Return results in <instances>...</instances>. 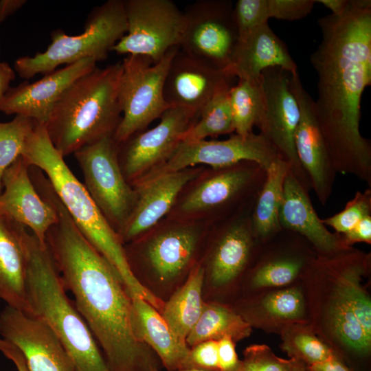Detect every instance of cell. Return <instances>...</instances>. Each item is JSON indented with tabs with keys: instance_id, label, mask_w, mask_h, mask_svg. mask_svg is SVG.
I'll use <instances>...</instances> for the list:
<instances>
[{
	"instance_id": "cell-1",
	"label": "cell",
	"mask_w": 371,
	"mask_h": 371,
	"mask_svg": "<svg viewBox=\"0 0 371 371\" xmlns=\"http://www.w3.org/2000/svg\"><path fill=\"white\" fill-rule=\"evenodd\" d=\"M322 41L311 56L318 78L315 111L335 171L371 187V144L359 131L361 100L371 85V1L349 0L340 16L318 19Z\"/></svg>"
},
{
	"instance_id": "cell-2",
	"label": "cell",
	"mask_w": 371,
	"mask_h": 371,
	"mask_svg": "<svg viewBox=\"0 0 371 371\" xmlns=\"http://www.w3.org/2000/svg\"><path fill=\"white\" fill-rule=\"evenodd\" d=\"M41 195L58 218L46 234L45 244L110 371L160 366L156 354L134 335L132 297L115 269L82 235L54 189L47 186Z\"/></svg>"
},
{
	"instance_id": "cell-3",
	"label": "cell",
	"mask_w": 371,
	"mask_h": 371,
	"mask_svg": "<svg viewBox=\"0 0 371 371\" xmlns=\"http://www.w3.org/2000/svg\"><path fill=\"white\" fill-rule=\"evenodd\" d=\"M370 253L348 247L318 254L304 271L308 323L342 359L371 351Z\"/></svg>"
},
{
	"instance_id": "cell-4",
	"label": "cell",
	"mask_w": 371,
	"mask_h": 371,
	"mask_svg": "<svg viewBox=\"0 0 371 371\" xmlns=\"http://www.w3.org/2000/svg\"><path fill=\"white\" fill-rule=\"evenodd\" d=\"M30 166L45 173L71 219L90 244L115 269L131 297L139 296L156 309L161 302L142 287L128 267L124 245L91 199L83 183L55 148L44 124L36 122L21 155Z\"/></svg>"
},
{
	"instance_id": "cell-5",
	"label": "cell",
	"mask_w": 371,
	"mask_h": 371,
	"mask_svg": "<svg viewBox=\"0 0 371 371\" xmlns=\"http://www.w3.org/2000/svg\"><path fill=\"white\" fill-rule=\"evenodd\" d=\"M30 314L45 320L70 356L75 371H110L87 324L66 293L46 245L23 232Z\"/></svg>"
},
{
	"instance_id": "cell-6",
	"label": "cell",
	"mask_w": 371,
	"mask_h": 371,
	"mask_svg": "<svg viewBox=\"0 0 371 371\" xmlns=\"http://www.w3.org/2000/svg\"><path fill=\"white\" fill-rule=\"evenodd\" d=\"M122 62L95 67L74 81L55 104L45 127L65 157L113 137L122 120L118 100Z\"/></svg>"
},
{
	"instance_id": "cell-7",
	"label": "cell",
	"mask_w": 371,
	"mask_h": 371,
	"mask_svg": "<svg viewBox=\"0 0 371 371\" xmlns=\"http://www.w3.org/2000/svg\"><path fill=\"white\" fill-rule=\"evenodd\" d=\"M212 225L205 221L165 218L124 245L132 275L142 287L165 302L200 261Z\"/></svg>"
},
{
	"instance_id": "cell-8",
	"label": "cell",
	"mask_w": 371,
	"mask_h": 371,
	"mask_svg": "<svg viewBox=\"0 0 371 371\" xmlns=\"http://www.w3.org/2000/svg\"><path fill=\"white\" fill-rule=\"evenodd\" d=\"M265 177L266 169L251 161L204 168L183 188L166 218L214 225L254 201Z\"/></svg>"
},
{
	"instance_id": "cell-9",
	"label": "cell",
	"mask_w": 371,
	"mask_h": 371,
	"mask_svg": "<svg viewBox=\"0 0 371 371\" xmlns=\"http://www.w3.org/2000/svg\"><path fill=\"white\" fill-rule=\"evenodd\" d=\"M255 200L212 225L200 260L204 301L231 304L238 297L243 279L261 244L251 223Z\"/></svg>"
},
{
	"instance_id": "cell-10",
	"label": "cell",
	"mask_w": 371,
	"mask_h": 371,
	"mask_svg": "<svg viewBox=\"0 0 371 371\" xmlns=\"http://www.w3.org/2000/svg\"><path fill=\"white\" fill-rule=\"evenodd\" d=\"M126 32L124 1L108 0L92 10L82 34L69 36L61 30L53 31L47 49L34 56L17 58L14 70L21 78L30 79L38 74H49L61 65L84 58L103 60Z\"/></svg>"
},
{
	"instance_id": "cell-11",
	"label": "cell",
	"mask_w": 371,
	"mask_h": 371,
	"mask_svg": "<svg viewBox=\"0 0 371 371\" xmlns=\"http://www.w3.org/2000/svg\"><path fill=\"white\" fill-rule=\"evenodd\" d=\"M179 48H171L157 63L139 55H127L122 61L118 100L122 115L113 135L118 145L144 131L168 109L164 98V84L171 60Z\"/></svg>"
},
{
	"instance_id": "cell-12",
	"label": "cell",
	"mask_w": 371,
	"mask_h": 371,
	"mask_svg": "<svg viewBox=\"0 0 371 371\" xmlns=\"http://www.w3.org/2000/svg\"><path fill=\"white\" fill-rule=\"evenodd\" d=\"M118 147L113 137H106L74 153L85 189L117 234L130 218L137 199L135 190L121 170Z\"/></svg>"
},
{
	"instance_id": "cell-13",
	"label": "cell",
	"mask_w": 371,
	"mask_h": 371,
	"mask_svg": "<svg viewBox=\"0 0 371 371\" xmlns=\"http://www.w3.org/2000/svg\"><path fill=\"white\" fill-rule=\"evenodd\" d=\"M127 32L111 48L117 54L139 55L157 63L180 46L183 12L170 0L124 1Z\"/></svg>"
},
{
	"instance_id": "cell-14",
	"label": "cell",
	"mask_w": 371,
	"mask_h": 371,
	"mask_svg": "<svg viewBox=\"0 0 371 371\" xmlns=\"http://www.w3.org/2000/svg\"><path fill=\"white\" fill-rule=\"evenodd\" d=\"M291 74L280 67L264 70L260 76L262 109L256 125L279 158L288 163L291 172L309 192V180L301 167L295 148V134L300 108L291 91Z\"/></svg>"
},
{
	"instance_id": "cell-15",
	"label": "cell",
	"mask_w": 371,
	"mask_h": 371,
	"mask_svg": "<svg viewBox=\"0 0 371 371\" xmlns=\"http://www.w3.org/2000/svg\"><path fill=\"white\" fill-rule=\"evenodd\" d=\"M232 3L199 0L183 12L185 24L179 48L215 67L227 70L238 41Z\"/></svg>"
},
{
	"instance_id": "cell-16",
	"label": "cell",
	"mask_w": 371,
	"mask_h": 371,
	"mask_svg": "<svg viewBox=\"0 0 371 371\" xmlns=\"http://www.w3.org/2000/svg\"><path fill=\"white\" fill-rule=\"evenodd\" d=\"M196 118L187 109L169 107L153 128L135 133L119 144L118 161L126 180L132 186L163 166Z\"/></svg>"
},
{
	"instance_id": "cell-17",
	"label": "cell",
	"mask_w": 371,
	"mask_h": 371,
	"mask_svg": "<svg viewBox=\"0 0 371 371\" xmlns=\"http://www.w3.org/2000/svg\"><path fill=\"white\" fill-rule=\"evenodd\" d=\"M316 255L306 238L282 229L261 243L243 279L238 297L297 283Z\"/></svg>"
},
{
	"instance_id": "cell-18",
	"label": "cell",
	"mask_w": 371,
	"mask_h": 371,
	"mask_svg": "<svg viewBox=\"0 0 371 371\" xmlns=\"http://www.w3.org/2000/svg\"><path fill=\"white\" fill-rule=\"evenodd\" d=\"M278 159H280L267 139L254 132L246 137L235 134L224 140L185 142L163 166L137 182L199 165L218 168L251 161L267 169Z\"/></svg>"
},
{
	"instance_id": "cell-19",
	"label": "cell",
	"mask_w": 371,
	"mask_h": 371,
	"mask_svg": "<svg viewBox=\"0 0 371 371\" xmlns=\"http://www.w3.org/2000/svg\"><path fill=\"white\" fill-rule=\"evenodd\" d=\"M0 335L21 350L30 371H75L56 333L37 316L7 305L0 313Z\"/></svg>"
},
{
	"instance_id": "cell-20",
	"label": "cell",
	"mask_w": 371,
	"mask_h": 371,
	"mask_svg": "<svg viewBox=\"0 0 371 371\" xmlns=\"http://www.w3.org/2000/svg\"><path fill=\"white\" fill-rule=\"evenodd\" d=\"M234 78L227 70L215 67L179 48L165 78L164 98L168 108H183L198 117L210 99L233 86Z\"/></svg>"
},
{
	"instance_id": "cell-21",
	"label": "cell",
	"mask_w": 371,
	"mask_h": 371,
	"mask_svg": "<svg viewBox=\"0 0 371 371\" xmlns=\"http://www.w3.org/2000/svg\"><path fill=\"white\" fill-rule=\"evenodd\" d=\"M290 85L300 108L295 134L297 157L318 201L325 205L331 196L337 172L318 125L314 101L304 89L298 71L291 75Z\"/></svg>"
},
{
	"instance_id": "cell-22",
	"label": "cell",
	"mask_w": 371,
	"mask_h": 371,
	"mask_svg": "<svg viewBox=\"0 0 371 371\" xmlns=\"http://www.w3.org/2000/svg\"><path fill=\"white\" fill-rule=\"evenodd\" d=\"M97 61L84 58L45 75L33 83L10 87L0 100V111L21 115L45 124L65 91L78 78L96 67Z\"/></svg>"
},
{
	"instance_id": "cell-23",
	"label": "cell",
	"mask_w": 371,
	"mask_h": 371,
	"mask_svg": "<svg viewBox=\"0 0 371 371\" xmlns=\"http://www.w3.org/2000/svg\"><path fill=\"white\" fill-rule=\"evenodd\" d=\"M204 168H187L132 185L137 199L130 218L118 234L123 245L144 235L164 220L183 188Z\"/></svg>"
},
{
	"instance_id": "cell-24",
	"label": "cell",
	"mask_w": 371,
	"mask_h": 371,
	"mask_svg": "<svg viewBox=\"0 0 371 371\" xmlns=\"http://www.w3.org/2000/svg\"><path fill=\"white\" fill-rule=\"evenodd\" d=\"M30 165L21 155L3 172L0 213L32 230L42 243L56 222L54 207L37 191L30 175Z\"/></svg>"
},
{
	"instance_id": "cell-25",
	"label": "cell",
	"mask_w": 371,
	"mask_h": 371,
	"mask_svg": "<svg viewBox=\"0 0 371 371\" xmlns=\"http://www.w3.org/2000/svg\"><path fill=\"white\" fill-rule=\"evenodd\" d=\"M252 328L280 334L286 328L308 322L306 295L300 280L286 287L238 297L231 304Z\"/></svg>"
},
{
	"instance_id": "cell-26",
	"label": "cell",
	"mask_w": 371,
	"mask_h": 371,
	"mask_svg": "<svg viewBox=\"0 0 371 371\" xmlns=\"http://www.w3.org/2000/svg\"><path fill=\"white\" fill-rule=\"evenodd\" d=\"M279 223L282 229L306 238L318 254H330L348 247L339 234L330 232L322 223L312 205L308 191L291 170L284 183Z\"/></svg>"
},
{
	"instance_id": "cell-27",
	"label": "cell",
	"mask_w": 371,
	"mask_h": 371,
	"mask_svg": "<svg viewBox=\"0 0 371 371\" xmlns=\"http://www.w3.org/2000/svg\"><path fill=\"white\" fill-rule=\"evenodd\" d=\"M280 67L291 74L297 66L284 43L265 23L238 39L227 71L234 78L258 80L261 73Z\"/></svg>"
},
{
	"instance_id": "cell-28",
	"label": "cell",
	"mask_w": 371,
	"mask_h": 371,
	"mask_svg": "<svg viewBox=\"0 0 371 371\" xmlns=\"http://www.w3.org/2000/svg\"><path fill=\"white\" fill-rule=\"evenodd\" d=\"M131 324L135 337L153 350L167 371L186 368L190 348L175 335L160 313L142 297H132Z\"/></svg>"
},
{
	"instance_id": "cell-29",
	"label": "cell",
	"mask_w": 371,
	"mask_h": 371,
	"mask_svg": "<svg viewBox=\"0 0 371 371\" xmlns=\"http://www.w3.org/2000/svg\"><path fill=\"white\" fill-rule=\"evenodd\" d=\"M25 227L0 213V299L30 314L23 245Z\"/></svg>"
},
{
	"instance_id": "cell-30",
	"label": "cell",
	"mask_w": 371,
	"mask_h": 371,
	"mask_svg": "<svg viewBox=\"0 0 371 371\" xmlns=\"http://www.w3.org/2000/svg\"><path fill=\"white\" fill-rule=\"evenodd\" d=\"M203 269L200 261L186 282L164 302L160 314L182 341L197 322L203 309Z\"/></svg>"
},
{
	"instance_id": "cell-31",
	"label": "cell",
	"mask_w": 371,
	"mask_h": 371,
	"mask_svg": "<svg viewBox=\"0 0 371 371\" xmlns=\"http://www.w3.org/2000/svg\"><path fill=\"white\" fill-rule=\"evenodd\" d=\"M290 165L278 159L266 169V177L254 201L251 223L254 234L262 243L282 228L279 223V211L286 176Z\"/></svg>"
},
{
	"instance_id": "cell-32",
	"label": "cell",
	"mask_w": 371,
	"mask_h": 371,
	"mask_svg": "<svg viewBox=\"0 0 371 371\" xmlns=\"http://www.w3.org/2000/svg\"><path fill=\"white\" fill-rule=\"evenodd\" d=\"M251 328L230 304L204 301L201 314L186 341L190 348L205 341H219L225 337L236 342L248 337Z\"/></svg>"
},
{
	"instance_id": "cell-33",
	"label": "cell",
	"mask_w": 371,
	"mask_h": 371,
	"mask_svg": "<svg viewBox=\"0 0 371 371\" xmlns=\"http://www.w3.org/2000/svg\"><path fill=\"white\" fill-rule=\"evenodd\" d=\"M231 88L216 94L201 109L196 121L184 133L182 142L235 132L229 98Z\"/></svg>"
},
{
	"instance_id": "cell-34",
	"label": "cell",
	"mask_w": 371,
	"mask_h": 371,
	"mask_svg": "<svg viewBox=\"0 0 371 371\" xmlns=\"http://www.w3.org/2000/svg\"><path fill=\"white\" fill-rule=\"evenodd\" d=\"M280 335L283 350L291 358L307 366L339 357L314 333L308 322L291 325Z\"/></svg>"
},
{
	"instance_id": "cell-35",
	"label": "cell",
	"mask_w": 371,
	"mask_h": 371,
	"mask_svg": "<svg viewBox=\"0 0 371 371\" xmlns=\"http://www.w3.org/2000/svg\"><path fill=\"white\" fill-rule=\"evenodd\" d=\"M229 98L235 133L246 137L253 133L262 109L260 80L238 79L230 89Z\"/></svg>"
},
{
	"instance_id": "cell-36",
	"label": "cell",
	"mask_w": 371,
	"mask_h": 371,
	"mask_svg": "<svg viewBox=\"0 0 371 371\" xmlns=\"http://www.w3.org/2000/svg\"><path fill=\"white\" fill-rule=\"evenodd\" d=\"M36 122L19 115L10 122H0V194L3 191V172L21 156L27 137Z\"/></svg>"
},
{
	"instance_id": "cell-37",
	"label": "cell",
	"mask_w": 371,
	"mask_h": 371,
	"mask_svg": "<svg viewBox=\"0 0 371 371\" xmlns=\"http://www.w3.org/2000/svg\"><path fill=\"white\" fill-rule=\"evenodd\" d=\"M369 215H371L370 188L357 192L341 211L322 221L326 226L332 227L336 234H344Z\"/></svg>"
},
{
	"instance_id": "cell-38",
	"label": "cell",
	"mask_w": 371,
	"mask_h": 371,
	"mask_svg": "<svg viewBox=\"0 0 371 371\" xmlns=\"http://www.w3.org/2000/svg\"><path fill=\"white\" fill-rule=\"evenodd\" d=\"M243 356L238 371H291L295 361L278 357L265 344L247 346Z\"/></svg>"
},
{
	"instance_id": "cell-39",
	"label": "cell",
	"mask_w": 371,
	"mask_h": 371,
	"mask_svg": "<svg viewBox=\"0 0 371 371\" xmlns=\"http://www.w3.org/2000/svg\"><path fill=\"white\" fill-rule=\"evenodd\" d=\"M238 39L268 23L267 0H238L233 10Z\"/></svg>"
},
{
	"instance_id": "cell-40",
	"label": "cell",
	"mask_w": 371,
	"mask_h": 371,
	"mask_svg": "<svg viewBox=\"0 0 371 371\" xmlns=\"http://www.w3.org/2000/svg\"><path fill=\"white\" fill-rule=\"evenodd\" d=\"M185 369L219 371L218 341H205L191 347Z\"/></svg>"
},
{
	"instance_id": "cell-41",
	"label": "cell",
	"mask_w": 371,
	"mask_h": 371,
	"mask_svg": "<svg viewBox=\"0 0 371 371\" xmlns=\"http://www.w3.org/2000/svg\"><path fill=\"white\" fill-rule=\"evenodd\" d=\"M315 0H267L269 18L294 21L307 16L313 10Z\"/></svg>"
},
{
	"instance_id": "cell-42",
	"label": "cell",
	"mask_w": 371,
	"mask_h": 371,
	"mask_svg": "<svg viewBox=\"0 0 371 371\" xmlns=\"http://www.w3.org/2000/svg\"><path fill=\"white\" fill-rule=\"evenodd\" d=\"M235 342L229 337L218 341L219 371H238L241 361L235 349Z\"/></svg>"
},
{
	"instance_id": "cell-43",
	"label": "cell",
	"mask_w": 371,
	"mask_h": 371,
	"mask_svg": "<svg viewBox=\"0 0 371 371\" xmlns=\"http://www.w3.org/2000/svg\"><path fill=\"white\" fill-rule=\"evenodd\" d=\"M343 244L352 247L357 243L371 244V215L364 217L351 230L344 234H339Z\"/></svg>"
},
{
	"instance_id": "cell-44",
	"label": "cell",
	"mask_w": 371,
	"mask_h": 371,
	"mask_svg": "<svg viewBox=\"0 0 371 371\" xmlns=\"http://www.w3.org/2000/svg\"><path fill=\"white\" fill-rule=\"evenodd\" d=\"M0 351L14 363L17 371H30L23 353L14 344L0 339Z\"/></svg>"
},
{
	"instance_id": "cell-45",
	"label": "cell",
	"mask_w": 371,
	"mask_h": 371,
	"mask_svg": "<svg viewBox=\"0 0 371 371\" xmlns=\"http://www.w3.org/2000/svg\"><path fill=\"white\" fill-rule=\"evenodd\" d=\"M308 371H352L340 357L307 366Z\"/></svg>"
},
{
	"instance_id": "cell-46",
	"label": "cell",
	"mask_w": 371,
	"mask_h": 371,
	"mask_svg": "<svg viewBox=\"0 0 371 371\" xmlns=\"http://www.w3.org/2000/svg\"><path fill=\"white\" fill-rule=\"evenodd\" d=\"M15 73L10 65L5 62H0V100L10 87L14 79Z\"/></svg>"
},
{
	"instance_id": "cell-47",
	"label": "cell",
	"mask_w": 371,
	"mask_h": 371,
	"mask_svg": "<svg viewBox=\"0 0 371 371\" xmlns=\"http://www.w3.org/2000/svg\"><path fill=\"white\" fill-rule=\"evenodd\" d=\"M25 3L26 1L24 0L0 1V23L20 9Z\"/></svg>"
},
{
	"instance_id": "cell-48",
	"label": "cell",
	"mask_w": 371,
	"mask_h": 371,
	"mask_svg": "<svg viewBox=\"0 0 371 371\" xmlns=\"http://www.w3.org/2000/svg\"><path fill=\"white\" fill-rule=\"evenodd\" d=\"M315 1L330 10L332 14L336 16L342 14L346 10L349 3L348 0H318Z\"/></svg>"
},
{
	"instance_id": "cell-49",
	"label": "cell",
	"mask_w": 371,
	"mask_h": 371,
	"mask_svg": "<svg viewBox=\"0 0 371 371\" xmlns=\"http://www.w3.org/2000/svg\"><path fill=\"white\" fill-rule=\"evenodd\" d=\"M291 371H308L307 365L302 361L295 359L292 369Z\"/></svg>"
},
{
	"instance_id": "cell-50",
	"label": "cell",
	"mask_w": 371,
	"mask_h": 371,
	"mask_svg": "<svg viewBox=\"0 0 371 371\" xmlns=\"http://www.w3.org/2000/svg\"><path fill=\"white\" fill-rule=\"evenodd\" d=\"M146 371H160V366H152Z\"/></svg>"
},
{
	"instance_id": "cell-51",
	"label": "cell",
	"mask_w": 371,
	"mask_h": 371,
	"mask_svg": "<svg viewBox=\"0 0 371 371\" xmlns=\"http://www.w3.org/2000/svg\"><path fill=\"white\" fill-rule=\"evenodd\" d=\"M177 371H203V370H195V369H183V370H179Z\"/></svg>"
}]
</instances>
